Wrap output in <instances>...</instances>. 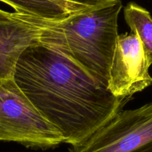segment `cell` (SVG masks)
I'll list each match as a JSON object with an SVG mask.
<instances>
[{
    "instance_id": "6da1fadb",
    "label": "cell",
    "mask_w": 152,
    "mask_h": 152,
    "mask_svg": "<svg viewBox=\"0 0 152 152\" xmlns=\"http://www.w3.org/2000/svg\"><path fill=\"white\" fill-rule=\"evenodd\" d=\"M13 79L71 145L91 136L130 99L114 96L80 65L39 42L22 53Z\"/></svg>"
},
{
    "instance_id": "7a4b0ae2",
    "label": "cell",
    "mask_w": 152,
    "mask_h": 152,
    "mask_svg": "<svg viewBox=\"0 0 152 152\" xmlns=\"http://www.w3.org/2000/svg\"><path fill=\"white\" fill-rule=\"evenodd\" d=\"M122 9L121 0H106L61 21L27 17L40 28L39 42L69 58L107 87Z\"/></svg>"
},
{
    "instance_id": "3957f363",
    "label": "cell",
    "mask_w": 152,
    "mask_h": 152,
    "mask_svg": "<svg viewBox=\"0 0 152 152\" xmlns=\"http://www.w3.org/2000/svg\"><path fill=\"white\" fill-rule=\"evenodd\" d=\"M0 141L40 149L63 142L59 132L36 109L13 78L0 84Z\"/></svg>"
},
{
    "instance_id": "277c9868",
    "label": "cell",
    "mask_w": 152,
    "mask_h": 152,
    "mask_svg": "<svg viewBox=\"0 0 152 152\" xmlns=\"http://www.w3.org/2000/svg\"><path fill=\"white\" fill-rule=\"evenodd\" d=\"M70 152H152V102L117 112Z\"/></svg>"
},
{
    "instance_id": "5b68a950",
    "label": "cell",
    "mask_w": 152,
    "mask_h": 152,
    "mask_svg": "<svg viewBox=\"0 0 152 152\" xmlns=\"http://www.w3.org/2000/svg\"><path fill=\"white\" fill-rule=\"evenodd\" d=\"M142 43L135 33L119 34L107 88L114 96L131 99L152 84Z\"/></svg>"
},
{
    "instance_id": "8992f818",
    "label": "cell",
    "mask_w": 152,
    "mask_h": 152,
    "mask_svg": "<svg viewBox=\"0 0 152 152\" xmlns=\"http://www.w3.org/2000/svg\"><path fill=\"white\" fill-rule=\"evenodd\" d=\"M40 31L27 16L0 9V84L13 78L19 57L38 42Z\"/></svg>"
},
{
    "instance_id": "52a82bcc",
    "label": "cell",
    "mask_w": 152,
    "mask_h": 152,
    "mask_svg": "<svg viewBox=\"0 0 152 152\" xmlns=\"http://www.w3.org/2000/svg\"><path fill=\"white\" fill-rule=\"evenodd\" d=\"M106 0H0L15 13L46 21L56 22L99 5Z\"/></svg>"
},
{
    "instance_id": "ba28073f",
    "label": "cell",
    "mask_w": 152,
    "mask_h": 152,
    "mask_svg": "<svg viewBox=\"0 0 152 152\" xmlns=\"http://www.w3.org/2000/svg\"><path fill=\"white\" fill-rule=\"evenodd\" d=\"M124 17L131 32L139 37L148 66L152 65V17L149 12L134 2L124 7Z\"/></svg>"
}]
</instances>
